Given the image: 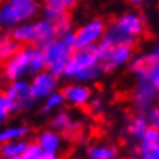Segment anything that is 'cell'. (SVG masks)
<instances>
[{
	"label": "cell",
	"mask_w": 159,
	"mask_h": 159,
	"mask_svg": "<svg viewBox=\"0 0 159 159\" xmlns=\"http://www.w3.org/2000/svg\"><path fill=\"white\" fill-rule=\"evenodd\" d=\"M101 71L102 69L98 61L96 45H94L75 49L66 63L63 75L75 82H82L97 77Z\"/></svg>",
	"instance_id": "1"
},
{
	"label": "cell",
	"mask_w": 159,
	"mask_h": 159,
	"mask_svg": "<svg viewBox=\"0 0 159 159\" xmlns=\"http://www.w3.org/2000/svg\"><path fill=\"white\" fill-rule=\"evenodd\" d=\"M12 38L22 46H39L43 47L57 37V30L53 20L46 18L33 19L14 27L10 31Z\"/></svg>",
	"instance_id": "2"
},
{
	"label": "cell",
	"mask_w": 159,
	"mask_h": 159,
	"mask_svg": "<svg viewBox=\"0 0 159 159\" xmlns=\"http://www.w3.org/2000/svg\"><path fill=\"white\" fill-rule=\"evenodd\" d=\"M41 0H4L0 3V30L11 31L14 27L33 20L41 12Z\"/></svg>",
	"instance_id": "3"
},
{
	"label": "cell",
	"mask_w": 159,
	"mask_h": 159,
	"mask_svg": "<svg viewBox=\"0 0 159 159\" xmlns=\"http://www.w3.org/2000/svg\"><path fill=\"white\" fill-rule=\"evenodd\" d=\"M42 49L46 58V70H49L58 78L62 77L65 73L66 63L75 50L74 34L70 33L66 35H57Z\"/></svg>",
	"instance_id": "4"
},
{
	"label": "cell",
	"mask_w": 159,
	"mask_h": 159,
	"mask_svg": "<svg viewBox=\"0 0 159 159\" xmlns=\"http://www.w3.org/2000/svg\"><path fill=\"white\" fill-rule=\"evenodd\" d=\"M3 92L8 98L14 113L29 111L35 104V98L31 92V84L25 78L8 82Z\"/></svg>",
	"instance_id": "5"
},
{
	"label": "cell",
	"mask_w": 159,
	"mask_h": 159,
	"mask_svg": "<svg viewBox=\"0 0 159 159\" xmlns=\"http://www.w3.org/2000/svg\"><path fill=\"white\" fill-rule=\"evenodd\" d=\"M31 50H33V46H20V49L8 61H6L3 63L2 69L4 71L8 82L22 80L26 75H29Z\"/></svg>",
	"instance_id": "6"
},
{
	"label": "cell",
	"mask_w": 159,
	"mask_h": 159,
	"mask_svg": "<svg viewBox=\"0 0 159 159\" xmlns=\"http://www.w3.org/2000/svg\"><path fill=\"white\" fill-rule=\"evenodd\" d=\"M107 29V23L102 19H94V20L81 26L80 29L74 31L75 38V49H82V47L94 46L96 42L101 39Z\"/></svg>",
	"instance_id": "7"
},
{
	"label": "cell",
	"mask_w": 159,
	"mask_h": 159,
	"mask_svg": "<svg viewBox=\"0 0 159 159\" xmlns=\"http://www.w3.org/2000/svg\"><path fill=\"white\" fill-rule=\"evenodd\" d=\"M30 84L35 101H43L47 96L58 90V77L51 74L49 70H43L31 77Z\"/></svg>",
	"instance_id": "8"
},
{
	"label": "cell",
	"mask_w": 159,
	"mask_h": 159,
	"mask_svg": "<svg viewBox=\"0 0 159 159\" xmlns=\"http://www.w3.org/2000/svg\"><path fill=\"white\" fill-rule=\"evenodd\" d=\"M65 102L75 108H85L92 98V89L89 86L80 84H69L61 89Z\"/></svg>",
	"instance_id": "9"
},
{
	"label": "cell",
	"mask_w": 159,
	"mask_h": 159,
	"mask_svg": "<svg viewBox=\"0 0 159 159\" xmlns=\"http://www.w3.org/2000/svg\"><path fill=\"white\" fill-rule=\"evenodd\" d=\"M119 29L123 33L132 35V37L140 38V39H147L150 38V31L147 29V23L142 16L138 15H125V16L120 18L119 20H113Z\"/></svg>",
	"instance_id": "10"
},
{
	"label": "cell",
	"mask_w": 159,
	"mask_h": 159,
	"mask_svg": "<svg viewBox=\"0 0 159 159\" xmlns=\"http://www.w3.org/2000/svg\"><path fill=\"white\" fill-rule=\"evenodd\" d=\"M41 11L43 18L57 20L58 18L69 15V12L77 6L78 0H41Z\"/></svg>",
	"instance_id": "11"
},
{
	"label": "cell",
	"mask_w": 159,
	"mask_h": 159,
	"mask_svg": "<svg viewBox=\"0 0 159 159\" xmlns=\"http://www.w3.org/2000/svg\"><path fill=\"white\" fill-rule=\"evenodd\" d=\"M135 49L128 46H113L111 47L107 55L100 61L102 71H111L115 67H117L121 62L127 61L134 54Z\"/></svg>",
	"instance_id": "12"
},
{
	"label": "cell",
	"mask_w": 159,
	"mask_h": 159,
	"mask_svg": "<svg viewBox=\"0 0 159 159\" xmlns=\"http://www.w3.org/2000/svg\"><path fill=\"white\" fill-rule=\"evenodd\" d=\"M63 139L65 136L57 129H43L38 134L37 142L38 146L42 148V151L46 152H58L63 147Z\"/></svg>",
	"instance_id": "13"
},
{
	"label": "cell",
	"mask_w": 159,
	"mask_h": 159,
	"mask_svg": "<svg viewBox=\"0 0 159 159\" xmlns=\"http://www.w3.org/2000/svg\"><path fill=\"white\" fill-rule=\"evenodd\" d=\"M159 65V55L158 54H151V55H144V57L138 58L136 61L131 65V70L139 74L143 80H148L150 74L152 70Z\"/></svg>",
	"instance_id": "14"
},
{
	"label": "cell",
	"mask_w": 159,
	"mask_h": 159,
	"mask_svg": "<svg viewBox=\"0 0 159 159\" xmlns=\"http://www.w3.org/2000/svg\"><path fill=\"white\" fill-rule=\"evenodd\" d=\"M29 144H30V140H27V138L0 143V159L20 158L27 150Z\"/></svg>",
	"instance_id": "15"
},
{
	"label": "cell",
	"mask_w": 159,
	"mask_h": 159,
	"mask_svg": "<svg viewBox=\"0 0 159 159\" xmlns=\"http://www.w3.org/2000/svg\"><path fill=\"white\" fill-rule=\"evenodd\" d=\"M20 43H18L12 38L10 31L0 30V63L3 65L6 61H8L20 49Z\"/></svg>",
	"instance_id": "16"
},
{
	"label": "cell",
	"mask_w": 159,
	"mask_h": 159,
	"mask_svg": "<svg viewBox=\"0 0 159 159\" xmlns=\"http://www.w3.org/2000/svg\"><path fill=\"white\" fill-rule=\"evenodd\" d=\"M30 134V127L26 124H11L0 128V143L26 139Z\"/></svg>",
	"instance_id": "17"
},
{
	"label": "cell",
	"mask_w": 159,
	"mask_h": 159,
	"mask_svg": "<svg viewBox=\"0 0 159 159\" xmlns=\"http://www.w3.org/2000/svg\"><path fill=\"white\" fill-rule=\"evenodd\" d=\"M134 98L135 104H136V109L148 108L155 98V88L152 85H148L147 82H143L136 89V92L134 93Z\"/></svg>",
	"instance_id": "18"
},
{
	"label": "cell",
	"mask_w": 159,
	"mask_h": 159,
	"mask_svg": "<svg viewBox=\"0 0 159 159\" xmlns=\"http://www.w3.org/2000/svg\"><path fill=\"white\" fill-rule=\"evenodd\" d=\"M116 154H117L116 147L111 146V144L94 143V144L89 146V148H88L89 159H115Z\"/></svg>",
	"instance_id": "19"
},
{
	"label": "cell",
	"mask_w": 159,
	"mask_h": 159,
	"mask_svg": "<svg viewBox=\"0 0 159 159\" xmlns=\"http://www.w3.org/2000/svg\"><path fill=\"white\" fill-rule=\"evenodd\" d=\"M46 70V58L43 49L39 46H33L31 50V58H30V67H29V75L33 77L34 74L41 73Z\"/></svg>",
	"instance_id": "20"
},
{
	"label": "cell",
	"mask_w": 159,
	"mask_h": 159,
	"mask_svg": "<svg viewBox=\"0 0 159 159\" xmlns=\"http://www.w3.org/2000/svg\"><path fill=\"white\" fill-rule=\"evenodd\" d=\"M63 104H65V98H63L61 90H57V92L51 93L50 96H47L45 100H43L42 111L46 113L55 112V111H58Z\"/></svg>",
	"instance_id": "21"
},
{
	"label": "cell",
	"mask_w": 159,
	"mask_h": 159,
	"mask_svg": "<svg viewBox=\"0 0 159 159\" xmlns=\"http://www.w3.org/2000/svg\"><path fill=\"white\" fill-rule=\"evenodd\" d=\"M71 123V117L67 111H57V112H54V115L51 116L50 119V125L53 129H57V131H65L67 127L70 125Z\"/></svg>",
	"instance_id": "22"
},
{
	"label": "cell",
	"mask_w": 159,
	"mask_h": 159,
	"mask_svg": "<svg viewBox=\"0 0 159 159\" xmlns=\"http://www.w3.org/2000/svg\"><path fill=\"white\" fill-rule=\"evenodd\" d=\"M147 129V124L144 119H142L138 115L129 117V124H128V132L135 135V136H143L144 131Z\"/></svg>",
	"instance_id": "23"
},
{
	"label": "cell",
	"mask_w": 159,
	"mask_h": 159,
	"mask_svg": "<svg viewBox=\"0 0 159 159\" xmlns=\"http://www.w3.org/2000/svg\"><path fill=\"white\" fill-rule=\"evenodd\" d=\"M12 113H14L12 107H11L4 92L2 90V92H0V127L8 121V119L11 117Z\"/></svg>",
	"instance_id": "24"
},
{
	"label": "cell",
	"mask_w": 159,
	"mask_h": 159,
	"mask_svg": "<svg viewBox=\"0 0 159 159\" xmlns=\"http://www.w3.org/2000/svg\"><path fill=\"white\" fill-rule=\"evenodd\" d=\"M142 159H159V144L155 142H144L139 150Z\"/></svg>",
	"instance_id": "25"
},
{
	"label": "cell",
	"mask_w": 159,
	"mask_h": 159,
	"mask_svg": "<svg viewBox=\"0 0 159 159\" xmlns=\"http://www.w3.org/2000/svg\"><path fill=\"white\" fill-rule=\"evenodd\" d=\"M54 25H55V30H57L58 35H66L73 31V23H71V19L69 15L58 18L57 20H54Z\"/></svg>",
	"instance_id": "26"
},
{
	"label": "cell",
	"mask_w": 159,
	"mask_h": 159,
	"mask_svg": "<svg viewBox=\"0 0 159 159\" xmlns=\"http://www.w3.org/2000/svg\"><path fill=\"white\" fill-rule=\"evenodd\" d=\"M42 148L38 146L37 142H30L27 150L25 151V154L20 157V159H41L42 157Z\"/></svg>",
	"instance_id": "27"
},
{
	"label": "cell",
	"mask_w": 159,
	"mask_h": 159,
	"mask_svg": "<svg viewBox=\"0 0 159 159\" xmlns=\"http://www.w3.org/2000/svg\"><path fill=\"white\" fill-rule=\"evenodd\" d=\"M158 136H159V128L152 125L144 131V134H143L142 138L144 139V142H157Z\"/></svg>",
	"instance_id": "28"
},
{
	"label": "cell",
	"mask_w": 159,
	"mask_h": 159,
	"mask_svg": "<svg viewBox=\"0 0 159 159\" xmlns=\"http://www.w3.org/2000/svg\"><path fill=\"white\" fill-rule=\"evenodd\" d=\"M148 80H150L151 82H152V86H154V88L159 90V65L152 70V73L150 74V78H148Z\"/></svg>",
	"instance_id": "29"
},
{
	"label": "cell",
	"mask_w": 159,
	"mask_h": 159,
	"mask_svg": "<svg viewBox=\"0 0 159 159\" xmlns=\"http://www.w3.org/2000/svg\"><path fill=\"white\" fill-rule=\"evenodd\" d=\"M150 121L154 127L159 128V109H154L152 112L150 113Z\"/></svg>",
	"instance_id": "30"
},
{
	"label": "cell",
	"mask_w": 159,
	"mask_h": 159,
	"mask_svg": "<svg viewBox=\"0 0 159 159\" xmlns=\"http://www.w3.org/2000/svg\"><path fill=\"white\" fill-rule=\"evenodd\" d=\"M7 84H8V81H7V77H6L4 71H3V69H0V92L4 90Z\"/></svg>",
	"instance_id": "31"
},
{
	"label": "cell",
	"mask_w": 159,
	"mask_h": 159,
	"mask_svg": "<svg viewBox=\"0 0 159 159\" xmlns=\"http://www.w3.org/2000/svg\"><path fill=\"white\" fill-rule=\"evenodd\" d=\"M41 159H61V157H59L58 152H46V151H43Z\"/></svg>",
	"instance_id": "32"
},
{
	"label": "cell",
	"mask_w": 159,
	"mask_h": 159,
	"mask_svg": "<svg viewBox=\"0 0 159 159\" xmlns=\"http://www.w3.org/2000/svg\"><path fill=\"white\" fill-rule=\"evenodd\" d=\"M131 3H138V2H142V0H129Z\"/></svg>",
	"instance_id": "33"
},
{
	"label": "cell",
	"mask_w": 159,
	"mask_h": 159,
	"mask_svg": "<svg viewBox=\"0 0 159 159\" xmlns=\"http://www.w3.org/2000/svg\"><path fill=\"white\" fill-rule=\"evenodd\" d=\"M157 54H158V55H159V49H158V51H157Z\"/></svg>",
	"instance_id": "34"
},
{
	"label": "cell",
	"mask_w": 159,
	"mask_h": 159,
	"mask_svg": "<svg viewBox=\"0 0 159 159\" xmlns=\"http://www.w3.org/2000/svg\"><path fill=\"white\" fill-rule=\"evenodd\" d=\"M14 159H20V158H14Z\"/></svg>",
	"instance_id": "35"
}]
</instances>
